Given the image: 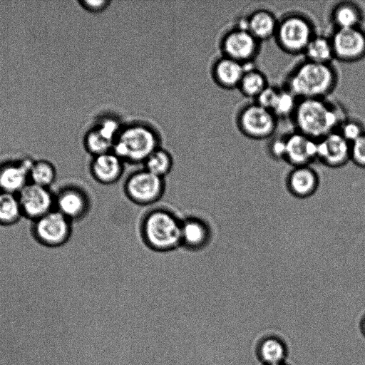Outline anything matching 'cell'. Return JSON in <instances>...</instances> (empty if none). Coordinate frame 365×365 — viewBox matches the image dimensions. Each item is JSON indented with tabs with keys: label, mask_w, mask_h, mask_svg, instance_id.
<instances>
[{
	"label": "cell",
	"mask_w": 365,
	"mask_h": 365,
	"mask_svg": "<svg viewBox=\"0 0 365 365\" xmlns=\"http://www.w3.org/2000/svg\"><path fill=\"white\" fill-rule=\"evenodd\" d=\"M330 19L334 25V29L361 26L362 11L354 2L340 1L332 7Z\"/></svg>",
	"instance_id": "7402d4cb"
},
{
	"label": "cell",
	"mask_w": 365,
	"mask_h": 365,
	"mask_svg": "<svg viewBox=\"0 0 365 365\" xmlns=\"http://www.w3.org/2000/svg\"><path fill=\"white\" fill-rule=\"evenodd\" d=\"M258 354L264 365H274L284 362L287 350L280 339L269 336L260 341L258 346Z\"/></svg>",
	"instance_id": "d4e9b609"
},
{
	"label": "cell",
	"mask_w": 365,
	"mask_h": 365,
	"mask_svg": "<svg viewBox=\"0 0 365 365\" xmlns=\"http://www.w3.org/2000/svg\"><path fill=\"white\" fill-rule=\"evenodd\" d=\"M312 20L306 14L293 11L279 19L274 37L277 46L289 55L303 54L317 34Z\"/></svg>",
	"instance_id": "5b68a950"
},
{
	"label": "cell",
	"mask_w": 365,
	"mask_h": 365,
	"mask_svg": "<svg viewBox=\"0 0 365 365\" xmlns=\"http://www.w3.org/2000/svg\"><path fill=\"white\" fill-rule=\"evenodd\" d=\"M278 121L272 111L255 101L244 105L236 115V125L240 132L252 140L274 137Z\"/></svg>",
	"instance_id": "8992f818"
},
{
	"label": "cell",
	"mask_w": 365,
	"mask_h": 365,
	"mask_svg": "<svg viewBox=\"0 0 365 365\" xmlns=\"http://www.w3.org/2000/svg\"><path fill=\"white\" fill-rule=\"evenodd\" d=\"M211 230L202 218L189 216L181 220L180 247L190 251L204 249L211 240Z\"/></svg>",
	"instance_id": "d6986e66"
},
{
	"label": "cell",
	"mask_w": 365,
	"mask_h": 365,
	"mask_svg": "<svg viewBox=\"0 0 365 365\" xmlns=\"http://www.w3.org/2000/svg\"><path fill=\"white\" fill-rule=\"evenodd\" d=\"M72 221L56 210L34 220L33 233L41 244L51 247L64 245L72 232Z\"/></svg>",
	"instance_id": "ba28073f"
},
{
	"label": "cell",
	"mask_w": 365,
	"mask_h": 365,
	"mask_svg": "<svg viewBox=\"0 0 365 365\" xmlns=\"http://www.w3.org/2000/svg\"><path fill=\"white\" fill-rule=\"evenodd\" d=\"M298 99L284 87H277L271 101L269 110L279 120L291 118L296 108Z\"/></svg>",
	"instance_id": "4316f807"
},
{
	"label": "cell",
	"mask_w": 365,
	"mask_h": 365,
	"mask_svg": "<svg viewBox=\"0 0 365 365\" xmlns=\"http://www.w3.org/2000/svg\"><path fill=\"white\" fill-rule=\"evenodd\" d=\"M230 317H231V312H230ZM231 319H232V318H231ZM232 323H233V322H232ZM233 324H234V323H233ZM234 325H235V324H234ZM235 327H236V326H235ZM237 329H238V328H237ZM242 332H243V331H242ZM249 336H250V335H249ZM252 338H253V337H252ZM255 340H256V339H255ZM256 341H257V340H256Z\"/></svg>",
	"instance_id": "d590c367"
},
{
	"label": "cell",
	"mask_w": 365,
	"mask_h": 365,
	"mask_svg": "<svg viewBox=\"0 0 365 365\" xmlns=\"http://www.w3.org/2000/svg\"><path fill=\"white\" fill-rule=\"evenodd\" d=\"M318 185V175L309 165L294 167L287 178L289 190L294 195L299 197L312 195Z\"/></svg>",
	"instance_id": "44dd1931"
},
{
	"label": "cell",
	"mask_w": 365,
	"mask_h": 365,
	"mask_svg": "<svg viewBox=\"0 0 365 365\" xmlns=\"http://www.w3.org/2000/svg\"><path fill=\"white\" fill-rule=\"evenodd\" d=\"M22 215L34 221L53 210L55 197L48 187L28 183L18 194Z\"/></svg>",
	"instance_id": "7c38bea8"
},
{
	"label": "cell",
	"mask_w": 365,
	"mask_h": 365,
	"mask_svg": "<svg viewBox=\"0 0 365 365\" xmlns=\"http://www.w3.org/2000/svg\"><path fill=\"white\" fill-rule=\"evenodd\" d=\"M56 175V169L51 163L46 160H36L29 171V181L48 187L54 182Z\"/></svg>",
	"instance_id": "f1b7e54d"
},
{
	"label": "cell",
	"mask_w": 365,
	"mask_h": 365,
	"mask_svg": "<svg viewBox=\"0 0 365 365\" xmlns=\"http://www.w3.org/2000/svg\"><path fill=\"white\" fill-rule=\"evenodd\" d=\"M336 131L350 143L365 133L362 124L359 120L349 117L341 123Z\"/></svg>",
	"instance_id": "f546056e"
},
{
	"label": "cell",
	"mask_w": 365,
	"mask_h": 365,
	"mask_svg": "<svg viewBox=\"0 0 365 365\" xmlns=\"http://www.w3.org/2000/svg\"><path fill=\"white\" fill-rule=\"evenodd\" d=\"M181 220L173 212L164 207L150 210L143 217L140 233L149 249L168 252L180 247Z\"/></svg>",
	"instance_id": "3957f363"
},
{
	"label": "cell",
	"mask_w": 365,
	"mask_h": 365,
	"mask_svg": "<svg viewBox=\"0 0 365 365\" xmlns=\"http://www.w3.org/2000/svg\"><path fill=\"white\" fill-rule=\"evenodd\" d=\"M350 160L365 168V133L351 143Z\"/></svg>",
	"instance_id": "4dcf8cb0"
},
{
	"label": "cell",
	"mask_w": 365,
	"mask_h": 365,
	"mask_svg": "<svg viewBox=\"0 0 365 365\" xmlns=\"http://www.w3.org/2000/svg\"><path fill=\"white\" fill-rule=\"evenodd\" d=\"M245 69V64L222 56L214 63L212 73L214 81L220 87L237 89Z\"/></svg>",
	"instance_id": "ffe728a7"
},
{
	"label": "cell",
	"mask_w": 365,
	"mask_h": 365,
	"mask_svg": "<svg viewBox=\"0 0 365 365\" xmlns=\"http://www.w3.org/2000/svg\"><path fill=\"white\" fill-rule=\"evenodd\" d=\"M361 329L362 334L365 336V314L363 317L361 322Z\"/></svg>",
	"instance_id": "836d02e7"
},
{
	"label": "cell",
	"mask_w": 365,
	"mask_h": 365,
	"mask_svg": "<svg viewBox=\"0 0 365 365\" xmlns=\"http://www.w3.org/2000/svg\"><path fill=\"white\" fill-rule=\"evenodd\" d=\"M165 190V178L143 168L131 173L123 183L125 196L134 204L148 206L158 202Z\"/></svg>",
	"instance_id": "52a82bcc"
},
{
	"label": "cell",
	"mask_w": 365,
	"mask_h": 365,
	"mask_svg": "<svg viewBox=\"0 0 365 365\" xmlns=\"http://www.w3.org/2000/svg\"><path fill=\"white\" fill-rule=\"evenodd\" d=\"M56 210L71 221L81 220L88 212L90 199L81 188L70 186L61 190L55 197Z\"/></svg>",
	"instance_id": "2e32d148"
},
{
	"label": "cell",
	"mask_w": 365,
	"mask_h": 365,
	"mask_svg": "<svg viewBox=\"0 0 365 365\" xmlns=\"http://www.w3.org/2000/svg\"><path fill=\"white\" fill-rule=\"evenodd\" d=\"M285 141L284 159L294 167L309 165L317 159V140L296 130L284 135Z\"/></svg>",
	"instance_id": "4fadbf2b"
},
{
	"label": "cell",
	"mask_w": 365,
	"mask_h": 365,
	"mask_svg": "<svg viewBox=\"0 0 365 365\" xmlns=\"http://www.w3.org/2000/svg\"><path fill=\"white\" fill-rule=\"evenodd\" d=\"M143 164L144 169L160 178H165L173 169V159L170 153L158 148Z\"/></svg>",
	"instance_id": "484cf974"
},
{
	"label": "cell",
	"mask_w": 365,
	"mask_h": 365,
	"mask_svg": "<svg viewBox=\"0 0 365 365\" xmlns=\"http://www.w3.org/2000/svg\"><path fill=\"white\" fill-rule=\"evenodd\" d=\"M122 126L118 120L104 117L87 131L83 139L86 150L93 156L111 152Z\"/></svg>",
	"instance_id": "8fae6325"
},
{
	"label": "cell",
	"mask_w": 365,
	"mask_h": 365,
	"mask_svg": "<svg viewBox=\"0 0 365 365\" xmlns=\"http://www.w3.org/2000/svg\"><path fill=\"white\" fill-rule=\"evenodd\" d=\"M246 69L237 89L246 98L255 100L269 85L266 75L254 62L245 63Z\"/></svg>",
	"instance_id": "603a6c76"
},
{
	"label": "cell",
	"mask_w": 365,
	"mask_h": 365,
	"mask_svg": "<svg viewBox=\"0 0 365 365\" xmlns=\"http://www.w3.org/2000/svg\"><path fill=\"white\" fill-rule=\"evenodd\" d=\"M23 216L17 195L0 192V225H11Z\"/></svg>",
	"instance_id": "83f0119b"
},
{
	"label": "cell",
	"mask_w": 365,
	"mask_h": 365,
	"mask_svg": "<svg viewBox=\"0 0 365 365\" xmlns=\"http://www.w3.org/2000/svg\"><path fill=\"white\" fill-rule=\"evenodd\" d=\"M274 365H286L284 363H282V364H274Z\"/></svg>",
	"instance_id": "e575fe53"
},
{
	"label": "cell",
	"mask_w": 365,
	"mask_h": 365,
	"mask_svg": "<svg viewBox=\"0 0 365 365\" xmlns=\"http://www.w3.org/2000/svg\"><path fill=\"white\" fill-rule=\"evenodd\" d=\"M124 165L125 162L111 151L93 157L89 170L97 182L110 185L119 181L124 172Z\"/></svg>",
	"instance_id": "e0dca14e"
},
{
	"label": "cell",
	"mask_w": 365,
	"mask_h": 365,
	"mask_svg": "<svg viewBox=\"0 0 365 365\" xmlns=\"http://www.w3.org/2000/svg\"><path fill=\"white\" fill-rule=\"evenodd\" d=\"M34 160L26 158L0 165V192L17 195L29 182Z\"/></svg>",
	"instance_id": "ac0fdd59"
},
{
	"label": "cell",
	"mask_w": 365,
	"mask_h": 365,
	"mask_svg": "<svg viewBox=\"0 0 365 365\" xmlns=\"http://www.w3.org/2000/svg\"><path fill=\"white\" fill-rule=\"evenodd\" d=\"M260 45L261 42L248 31L237 26L226 32L220 42L222 56L244 64L254 62Z\"/></svg>",
	"instance_id": "9c48e42d"
},
{
	"label": "cell",
	"mask_w": 365,
	"mask_h": 365,
	"mask_svg": "<svg viewBox=\"0 0 365 365\" xmlns=\"http://www.w3.org/2000/svg\"><path fill=\"white\" fill-rule=\"evenodd\" d=\"M329 37L334 59L351 63L365 56V31L361 26L334 29Z\"/></svg>",
	"instance_id": "30bf717a"
},
{
	"label": "cell",
	"mask_w": 365,
	"mask_h": 365,
	"mask_svg": "<svg viewBox=\"0 0 365 365\" xmlns=\"http://www.w3.org/2000/svg\"><path fill=\"white\" fill-rule=\"evenodd\" d=\"M159 147V138L150 126L135 123L123 127L112 152L128 163H143Z\"/></svg>",
	"instance_id": "277c9868"
},
{
	"label": "cell",
	"mask_w": 365,
	"mask_h": 365,
	"mask_svg": "<svg viewBox=\"0 0 365 365\" xmlns=\"http://www.w3.org/2000/svg\"><path fill=\"white\" fill-rule=\"evenodd\" d=\"M339 83V73L331 63L307 59L299 62L287 75L283 87L298 100L328 98Z\"/></svg>",
	"instance_id": "7a4b0ae2"
},
{
	"label": "cell",
	"mask_w": 365,
	"mask_h": 365,
	"mask_svg": "<svg viewBox=\"0 0 365 365\" xmlns=\"http://www.w3.org/2000/svg\"><path fill=\"white\" fill-rule=\"evenodd\" d=\"M347 117L344 106L328 97L298 100L291 118L294 130L319 140L336 131Z\"/></svg>",
	"instance_id": "6da1fadb"
},
{
	"label": "cell",
	"mask_w": 365,
	"mask_h": 365,
	"mask_svg": "<svg viewBox=\"0 0 365 365\" xmlns=\"http://www.w3.org/2000/svg\"><path fill=\"white\" fill-rule=\"evenodd\" d=\"M78 3L83 9L92 13L103 11L110 4V1L106 0L79 1Z\"/></svg>",
	"instance_id": "d6a6232c"
},
{
	"label": "cell",
	"mask_w": 365,
	"mask_h": 365,
	"mask_svg": "<svg viewBox=\"0 0 365 365\" xmlns=\"http://www.w3.org/2000/svg\"><path fill=\"white\" fill-rule=\"evenodd\" d=\"M307 60L331 63L334 60L333 48L329 36L317 34L310 41L303 53Z\"/></svg>",
	"instance_id": "cb8c5ba5"
},
{
	"label": "cell",
	"mask_w": 365,
	"mask_h": 365,
	"mask_svg": "<svg viewBox=\"0 0 365 365\" xmlns=\"http://www.w3.org/2000/svg\"><path fill=\"white\" fill-rule=\"evenodd\" d=\"M351 143L338 131L317 140V156L326 165L339 167L350 160Z\"/></svg>",
	"instance_id": "5bb4252c"
},
{
	"label": "cell",
	"mask_w": 365,
	"mask_h": 365,
	"mask_svg": "<svg viewBox=\"0 0 365 365\" xmlns=\"http://www.w3.org/2000/svg\"><path fill=\"white\" fill-rule=\"evenodd\" d=\"M270 155L277 159H284L285 141L284 135L279 137H272L269 146Z\"/></svg>",
	"instance_id": "1f68e13d"
},
{
	"label": "cell",
	"mask_w": 365,
	"mask_h": 365,
	"mask_svg": "<svg viewBox=\"0 0 365 365\" xmlns=\"http://www.w3.org/2000/svg\"><path fill=\"white\" fill-rule=\"evenodd\" d=\"M279 19L266 9H257L240 17L235 26L248 31L259 42L274 38Z\"/></svg>",
	"instance_id": "9a60e30c"
}]
</instances>
